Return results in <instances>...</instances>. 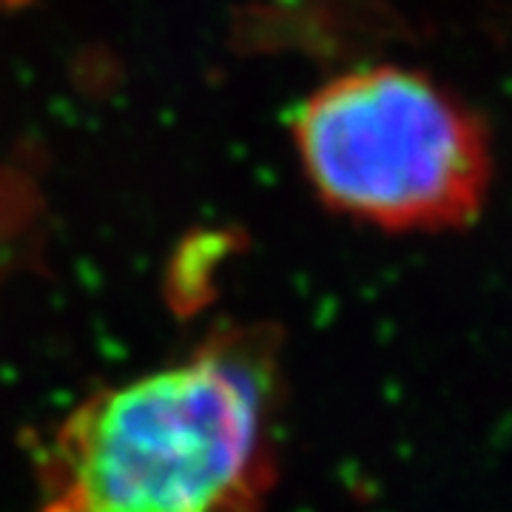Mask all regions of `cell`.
I'll return each instance as SVG.
<instances>
[{"instance_id": "obj_1", "label": "cell", "mask_w": 512, "mask_h": 512, "mask_svg": "<svg viewBox=\"0 0 512 512\" xmlns=\"http://www.w3.org/2000/svg\"><path fill=\"white\" fill-rule=\"evenodd\" d=\"M279 333L211 336L185 362L100 390L57 427L74 512H262L276 481Z\"/></svg>"}, {"instance_id": "obj_2", "label": "cell", "mask_w": 512, "mask_h": 512, "mask_svg": "<svg viewBox=\"0 0 512 512\" xmlns=\"http://www.w3.org/2000/svg\"><path fill=\"white\" fill-rule=\"evenodd\" d=\"M293 143L328 211L387 234L461 231L493 183L487 123L407 66H370L316 89L293 117Z\"/></svg>"}, {"instance_id": "obj_3", "label": "cell", "mask_w": 512, "mask_h": 512, "mask_svg": "<svg viewBox=\"0 0 512 512\" xmlns=\"http://www.w3.org/2000/svg\"><path fill=\"white\" fill-rule=\"evenodd\" d=\"M239 248L237 228L225 231H194L180 242L177 254L171 259V293L174 299H197L208 291V276L225 256Z\"/></svg>"}, {"instance_id": "obj_4", "label": "cell", "mask_w": 512, "mask_h": 512, "mask_svg": "<svg viewBox=\"0 0 512 512\" xmlns=\"http://www.w3.org/2000/svg\"><path fill=\"white\" fill-rule=\"evenodd\" d=\"M43 512H74L72 507H69V504H66V501H60V498H55V501H52V504H49V507H46V510Z\"/></svg>"}]
</instances>
